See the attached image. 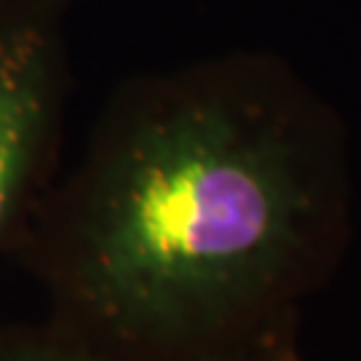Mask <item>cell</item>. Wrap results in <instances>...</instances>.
<instances>
[{"label":"cell","instance_id":"obj_1","mask_svg":"<svg viewBox=\"0 0 361 361\" xmlns=\"http://www.w3.org/2000/svg\"><path fill=\"white\" fill-rule=\"evenodd\" d=\"M335 104L271 51L131 86L54 222L70 326L118 361H246L300 340L350 241Z\"/></svg>","mask_w":361,"mask_h":361},{"label":"cell","instance_id":"obj_4","mask_svg":"<svg viewBox=\"0 0 361 361\" xmlns=\"http://www.w3.org/2000/svg\"><path fill=\"white\" fill-rule=\"evenodd\" d=\"M246 361H305L302 359V350H300V340H286V343H279L273 348L262 350L257 356Z\"/></svg>","mask_w":361,"mask_h":361},{"label":"cell","instance_id":"obj_3","mask_svg":"<svg viewBox=\"0 0 361 361\" xmlns=\"http://www.w3.org/2000/svg\"><path fill=\"white\" fill-rule=\"evenodd\" d=\"M0 361H118L110 353L91 345L89 340L75 335L73 329H65L59 335L35 337L25 340L8 348Z\"/></svg>","mask_w":361,"mask_h":361},{"label":"cell","instance_id":"obj_2","mask_svg":"<svg viewBox=\"0 0 361 361\" xmlns=\"http://www.w3.org/2000/svg\"><path fill=\"white\" fill-rule=\"evenodd\" d=\"M65 59L59 11L22 3L0 16V238L25 207L51 147Z\"/></svg>","mask_w":361,"mask_h":361}]
</instances>
